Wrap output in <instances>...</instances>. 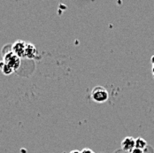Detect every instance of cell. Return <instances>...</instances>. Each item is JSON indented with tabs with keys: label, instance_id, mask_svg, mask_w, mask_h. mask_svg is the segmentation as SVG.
<instances>
[{
	"label": "cell",
	"instance_id": "obj_9",
	"mask_svg": "<svg viewBox=\"0 0 154 153\" xmlns=\"http://www.w3.org/2000/svg\"><path fill=\"white\" fill-rule=\"evenodd\" d=\"M130 153H143V151H142V150H140V149H137V148H135Z\"/></svg>",
	"mask_w": 154,
	"mask_h": 153
},
{
	"label": "cell",
	"instance_id": "obj_5",
	"mask_svg": "<svg viewBox=\"0 0 154 153\" xmlns=\"http://www.w3.org/2000/svg\"><path fill=\"white\" fill-rule=\"evenodd\" d=\"M38 56V51L34 45L31 43H27L26 49H25V58L27 59H35Z\"/></svg>",
	"mask_w": 154,
	"mask_h": 153
},
{
	"label": "cell",
	"instance_id": "obj_7",
	"mask_svg": "<svg viewBox=\"0 0 154 153\" xmlns=\"http://www.w3.org/2000/svg\"><path fill=\"white\" fill-rule=\"evenodd\" d=\"M147 147V142L143 139V138H137L136 139V142H135V148L140 149L142 151H143L145 148Z\"/></svg>",
	"mask_w": 154,
	"mask_h": 153
},
{
	"label": "cell",
	"instance_id": "obj_1",
	"mask_svg": "<svg viewBox=\"0 0 154 153\" xmlns=\"http://www.w3.org/2000/svg\"><path fill=\"white\" fill-rule=\"evenodd\" d=\"M108 92L103 86H96L91 92V97L97 103H104L108 99Z\"/></svg>",
	"mask_w": 154,
	"mask_h": 153
},
{
	"label": "cell",
	"instance_id": "obj_2",
	"mask_svg": "<svg viewBox=\"0 0 154 153\" xmlns=\"http://www.w3.org/2000/svg\"><path fill=\"white\" fill-rule=\"evenodd\" d=\"M3 61L7 64L8 66H10L14 71H16L20 66V58L14 54L12 50L8 51L4 55Z\"/></svg>",
	"mask_w": 154,
	"mask_h": 153
},
{
	"label": "cell",
	"instance_id": "obj_11",
	"mask_svg": "<svg viewBox=\"0 0 154 153\" xmlns=\"http://www.w3.org/2000/svg\"><path fill=\"white\" fill-rule=\"evenodd\" d=\"M151 61H152V65H154V56H152V60H151Z\"/></svg>",
	"mask_w": 154,
	"mask_h": 153
},
{
	"label": "cell",
	"instance_id": "obj_6",
	"mask_svg": "<svg viewBox=\"0 0 154 153\" xmlns=\"http://www.w3.org/2000/svg\"><path fill=\"white\" fill-rule=\"evenodd\" d=\"M0 70L5 75H11V74H13L14 72V70L10 66H8L7 64H5L3 60L0 61Z\"/></svg>",
	"mask_w": 154,
	"mask_h": 153
},
{
	"label": "cell",
	"instance_id": "obj_8",
	"mask_svg": "<svg viewBox=\"0 0 154 153\" xmlns=\"http://www.w3.org/2000/svg\"><path fill=\"white\" fill-rule=\"evenodd\" d=\"M81 153H95L93 151H91V149H88V148H86V149H83Z\"/></svg>",
	"mask_w": 154,
	"mask_h": 153
},
{
	"label": "cell",
	"instance_id": "obj_13",
	"mask_svg": "<svg viewBox=\"0 0 154 153\" xmlns=\"http://www.w3.org/2000/svg\"><path fill=\"white\" fill-rule=\"evenodd\" d=\"M153 66H154V65H153Z\"/></svg>",
	"mask_w": 154,
	"mask_h": 153
},
{
	"label": "cell",
	"instance_id": "obj_4",
	"mask_svg": "<svg viewBox=\"0 0 154 153\" xmlns=\"http://www.w3.org/2000/svg\"><path fill=\"white\" fill-rule=\"evenodd\" d=\"M135 142H136V139L131 136L124 138L123 141L122 142V151L125 152H131L135 149Z\"/></svg>",
	"mask_w": 154,
	"mask_h": 153
},
{
	"label": "cell",
	"instance_id": "obj_10",
	"mask_svg": "<svg viewBox=\"0 0 154 153\" xmlns=\"http://www.w3.org/2000/svg\"><path fill=\"white\" fill-rule=\"evenodd\" d=\"M69 153H81V151H77V150H74V151H72L71 152Z\"/></svg>",
	"mask_w": 154,
	"mask_h": 153
},
{
	"label": "cell",
	"instance_id": "obj_3",
	"mask_svg": "<svg viewBox=\"0 0 154 153\" xmlns=\"http://www.w3.org/2000/svg\"><path fill=\"white\" fill-rule=\"evenodd\" d=\"M27 45V42L21 41V40H18L15 43H14V44L12 45V51L16 54L18 57L21 58H25V49Z\"/></svg>",
	"mask_w": 154,
	"mask_h": 153
},
{
	"label": "cell",
	"instance_id": "obj_12",
	"mask_svg": "<svg viewBox=\"0 0 154 153\" xmlns=\"http://www.w3.org/2000/svg\"><path fill=\"white\" fill-rule=\"evenodd\" d=\"M152 75H153V77H154V66L152 67Z\"/></svg>",
	"mask_w": 154,
	"mask_h": 153
}]
</instances>
